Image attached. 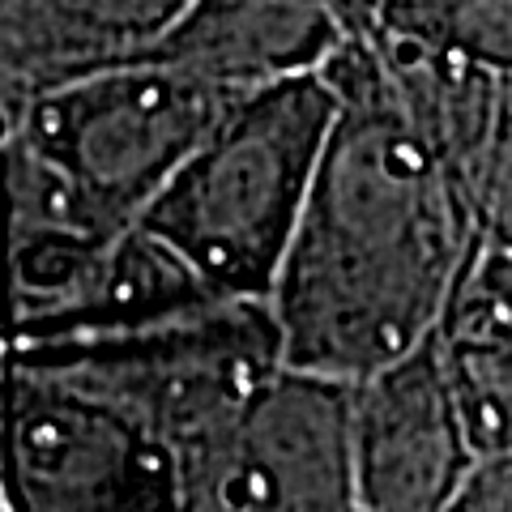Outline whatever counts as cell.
<instances>
[{"label":"cell","mask_w":512,"mask_h":512,"mask_svg":"<svg viewBox=\"0 0 512 512\" xmlns=\"http://www.w3.org/2000/svg\"><path fill=\"white\" fill-rule=\"evenodd\" d=\"M325 73L342 107L269 308L291 363L363 380L436 333L483 235L470 188L397 103L372 39L355 30Z\"/></svg>","instance_id":"1"},{"label":"cell","mask_w":512,"mask_h":512,"mask_svg":"<svg viewBox=\"0 0 512 512\" xmlns=\"http://www.w3.org/2000/svg\"><path fill=\"white\" fill-rule=\"evenodd\" d=\"M333 77L244 90L141 214L218 299H269L338 120Z\"/></svg>","instance_id":"2"},{"label":"cell","mask_w":512,"mask_h":512,"mask_svg":"<svg viewBox=\"0 0 512 512\" xmlns=\"http://www.w3.org/2000/svg\"><path fill=\"white\" fill-rule=\"evenodd\" d=\"M244 90L180 64L137 56L5 107V141H22L107 235L137 227L180 163Z\"/></svg>","instance_id":"3"},{"label":"cell","mask_w":512,"mask_h":512,"mask_svg":"<svg viewBox=\"0 0 512 512\" xmlns=\"http://www.w3.org/2000/svg\"><path fill=\"white\" fill-rule=\"evenodd\" d=\"M9 363L69 380L124 410L171 448L180 470L286 363V346L269 299H214L141 329L9 342Z\"/></svg>","instance_id":"4"},{"label":"cell","mask_w":512,"mask_h":512,"mask_svg":"<svg viewBox=\"0 0 512 512\" xmlns=\"http://www.w3.org/2000/svg\"><path fill=\"white\" fill-rule=\"evenodd\" d=\"M180 508L201 512H350L355 380L278 363L214 444L180 466Z\"/></svg>","instance_id":"5"},{"label":"cell","mask_w":512,"mask_h":512,"mask_svg":"<svg viewBox=\"0 0 512 512\" xmlns=\"http://www.w3.org/2000/svg\"><path fill=\"white\" fill-rule=\"evenodd\" d=\"M9 474L30 512L180 508V470L163 440L103 397L9 363Z\"/></svg>","instance_id":"6"},{"label":"cell","mask_w":512,"mask_h":512,"mask_svg":"<svg viewBox=\"0 0 512 512\" xmlns=\"http://www.w3.org/2000/svg\"><path fill=\"white\" fill-rule=\"evenodd\" d=\"M474 461L478 453L436 333L355 380V470L363 512H448Z\"/></svg>","instance_id":"7"},{"label":"cell","mask_w":512,"mask_h":512,"mask_svg":"<svg viewBox=\"0 0 512 512\" xmlns=\"http://www.w3.org/2000/svg\"><path fill=\"white\" fill-rule=\"evenodd\" d=\"M350 26L329 0H192L146 56L180 64L227 90L320 73Z\"/></svg>","instance_id":"8"},{"label":"cell","mask_w":512,"mask_h":512,"mask_svg":"<svg viewBox=\"0 0 512 512\" xmlns=\"http://www.w3.org/2000/svg\"><path fill=\"white\" fill-rule=\"evenodd\" d=\"M192 0H0V107L137 60Z\"/></svg>","instance_id":"9"},{"label":"cell","mask_w":512,"mask_h":512,"mask_svg":"<svg viewBox=\"0 0 512 512\" xmlns=\"http://www.w3.org/2000/svg\"><path fill=\"white\" fill-rule=\"evenodd\" d=\"M474 453L512 448V248L478 239L436 325Z\"/></svg>","instance_id":"10"},{"label":"cell","mask_w":512,"mask_h":512,"mask_svg":"<svg viewBox=\"0 0 512 512\" xmlns=\"http://www.w3.org/2000/svg\"><path fill=\"white\" fill-rule=\"evenodd\" d=\"M380 22L512 77V0H384Z\"/></svg>","instance_id":"11"},{"label":"cell","mask_w":512,"mask_h":512,"mask_svg":"<svg viewBox=\"0 0 512 512\" xmlns=\"http://www.w3.org/2000/svg\"><path fill=\"white\" fill-rule=\"evenodd\" d=\"M474 214L487 244L512 248V77H504L487 154L474 175Z\"/></svg>","instance_id":"12"},{"label":"cell","mask_w":512,"mask_h":512,"mask_svg":"<svg viewBox=\"0 0 512 512\" xmlns=\"http://www.w3.org/2000/svg\"><path fill=\"white\" fill-rule=\"evenodd\" d=\"M329 5L342 13V22L350 26V35H355V30L372 26V22L380 18V5H384V0H329Z\"/></svg>","instance_id":"13"}]
</instances>
